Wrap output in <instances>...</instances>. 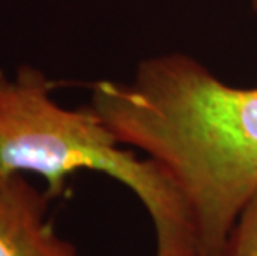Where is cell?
Listing matches in <instances>:
<instances>
[{"mask_svg": "<svg viewBox=\"0 0 257 256\" xmlns=\"http://www.w3.org/2000/svg\"><path fill=\"white\" fill-rule=\"evenodd\" d=\"M88 107L169 173L193 215L198 256H216L257 192V87L227 85L171 52L140 62L130 81H96Z\"/></svg>", "mask_w": 257, "mask_h": 256, "instance_id": "obj_1", "label": "cell"}, {"mask_svg": "<svg viewBox=\"0 0 257 256\" xmlns=\"http://www.w3.org/2000/svg\"><path fill=\"white\" fill-rule=\"evenodd\" d=\"M249 5H250V9L257 14V0H249Z\"/></svg>", "mask_w": 257, "mask_h": 256, "instance_id": "obj_5", "label": "cell"}, {"mask_svg": "<svg viewBox=\"0 0 257 256\" xmlns=\"http://www.w3.org/2000/svg\"><path fill=\"white\" fill-rule=\"evenodd\" d=\"M216 256H257V192L239 211Z\"/></svg>", "mask_w": 257, "mask_h": 256, "instance_id": "obj_4", "label": "cell"}, {"mask_svg": "<svg viewBox=\"0 0 257 256\" xmlns=\"http://www.w3.org/2000/svg\"><path fill=\"white\" fill-rule=\"evenodd\" d=\"M78 172L103 173L138 198L155 233L153 256H198L188 201L160 163L119 143L88 105H58L38 68L0 70V173L42 177L53 200Z\"/></svg>", "mask_w": 257, "mask_h": 256, "instance_id": "obj_2", "label": "cell"}, {"mask_svg": "<svg viewBox=\"0 0 257 256\" xmlns=\"http://www.w3.org/2000/svg\"><path fill=\"white\" fill-rule=\"evenodd\" d=\"M50 200L27 175L0 173V256H81L53 228Z\"/></svg>", "mask_w": 257, "mask_h": 256, "instance_id": "obj_3", "label": "cell"}]
</instances>
